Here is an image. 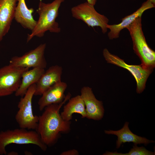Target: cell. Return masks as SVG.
Segmentation results:
<instances>
[{
  "label": "cell",
  "mask_w": 155,
  "mask_h": 155,
  "mask_svg": "<svg viewBox=\"0 0 155 155\" xmlns=\"http://www.w3.org/2000/svg\"><path fill=\"white\" fill-rule=\"evenodd\" d=\"M46 46L45 43L41 44L22 56L13 57L10 60L9 64L18 67H38L45 69L47 65L44 56Z\"/></svg>",
  "instance_id": "cell-9"
},
{
  "label": "cell",
  "mask_w": 155,
  "mask_h": 155,
  "mask_svg": "<svg viewBox=\"0 0 155 155\" xmlns=\"http://www.w3.org/2000/svg\"><path fill=\"white\" fill-rule=\"evenodd\" d=\"M71 96V94L68 93L63 102L46 106L42 115L39 116L36 130L42 142L47 146H51L56 143L60 133H67L70 130L71 121L63 119L59 111Z\"/></svg>",
  "instance_id": "cell-1"
},
{
  "label": "cell",
  "mask_w": 155,
  "mask_h": 155,
  "mask_svg": "<svg viewBox=\"0 0 155 155\" xmlns=\"http://www.w3.org/2000/svg\"><path fill=\"white\" fill-rule=\"evenodd\" d=\"M103 155H154L155 152L146 149L143 146L138 147L134 145L129 152L126 153H118L117 152L106 151Z\"/></svg>",
  "instance_id": "cell-19"
},
{
  "label": "cell",
  "mask_w": 155,
  "mask_h": 155,
  "mask_svg": "<svg viewBox=\"0 0 155 155\" xmlns=\"http://www.w3.org/2000/svg\"><path fill=\"white\" fill-rule=\"evenodd\" d=\"M45 71L44 69L37 67L25 71L22 75L20 84L15 92V96L23 97L29 88L37 82Z\"/></svg>",
  "instance_id": "cell-17"
},
{
  "label": "cell",
  "mask_w": 155,
  "mask_h": 155,
  "mask_svg": "<svg viewBox=\"0 0 155 155\" xmlns=\"http://www.w3.org/2000/svg\"><path fill=\"white\" fill-rule=\"evenodd\" d=\"M80 95L85 106L86 118L95 120L102 119L104 113L103 103L96 98L92 89L88 86L83 87L81 89Z\"/></svg>",
  "instance_id": "cell-10"
},
{
  "label": "cell",
  "mask_w": 155,
  "mask_h": 155,
  "mask_svg": "<svg viewBox=\"0 0 155 155\" xmlns=\"http://www.w3.org/2000/svg\"><path fill=\"white\" fill-rule=\"evenodd\" d=\"M71 12L73 18L82 20L88 27H99L103 34L107 32L108 19L104 15L98 12L94 5L87 2L82 3L73 7Z\"/></svg>",
  "instance_id": "cell-6"
},
{
  "label": "cell",
  "mask_w": 155,
  "mask_h": 155,
  "mask_svg": "<svg viewBox=\"0 0 155 155\" xmlns=\"http://www.w3.org/2000/svg\"><path fill=\"white\" fill-rule=\"evenodd\" d=\"M155 7V6L150 1L147 0L143 3L140 7L136 11L122 18L121 22L119 24L112 25L108 24L107 27L109 30L108 34V38L110 40L118 38L122 30L131 24L137 18L141 16L145 11Z\"/></svg>",
  "instance_id": "cell-11"
},
{
  "label": "cell",
  "mask_w": 155,
  "mask_h": 155,
  "mask_svg": "<svg viewBox=\"0 0 155 155\" xmlns=\"http://www.w3.org/2000/svg\"><path fill=\"white\" fill-rule=\"evenodd\" d=\"M18 0H0V42L8 32Z\"/></svg>",
  "instance_id": "cell-14"
},
{
  "label": "cell",
  "mask_w": 155,
  "mask_h": 155,
  "mask_svg": "<svg viewBox=\"0 0 155 155\" xmlns=\"http://www.w3.org/2000/svg\"><path fill=\"white\" fill-rule=\"evenodd\" d=\"M62 71V68L60 66L56 65L50 67L36 84L34 95H41L51 86L61 81Z\"/></svg>",
  "instance_id": "cell-13"
},
{
  "label": "cell",
  "mask_w": 155,
  "mask_h": 155,
  "mask_svg": "<svg viewBox=\"0 0 155 155\" xmlns=\"http://www.w3.org/2000/svg\"><path fill=\"white\" fill-rule=\"evenodd\" d=\"M29 69L9 64L0 68V97L15 93L21 82L23 73Z\"/></svg>",
  "instance_id": "cell-8"
},
{
  "label": "cell",
  "mask_w": 155,
  "mask_h": 155,
  "mask_svg": "<svg viewBox=\"0 0 155 155\" xmlns=\"http://www.w3.org/2000/svg\"><path fill=\"white\" fill-rule=\"evenodd\" d=\"M74 113L80 114L82 118H86V113L84 101L80 95L70 98L63 107L61 115L64 120L70 121Z\"/></svg>",
  "instance_id": "cell-18"
},
{
  "label": "cell",
  "mask_w": 155,
  "mask_h": 155,
  "mask_svg": "<svg viewBox=\"0 0 155 155\" xmlns=\"http://www.w3.org/2000/svg\"><path fill=\"white\" fill-rule=\"evenodd\" d=\"M103 55L108 63L115 65L129 71L133 76L137 83L136 92L140 94L145 88L147 80L152 70L144 67L141 64L129 65L117 56L110 53L108 49H104Z\"/></svg>",
  "instance_id": "cell-7"
},
{
  "label": "cell",
  "mask_w": 155,
  "mask_h": 155,
  "mask_svg": "<svg viewBox=\"0 0 155 155\" xmlns=\"http://www.w3.org/2000/svg\"><path fill=\"white\" fill-rule=\"evenodd\" d=\"M150 1L153 5L155 6V0H148Z\"/></svg>",
  "instance_id": "cell-22"
},
{
  "label": "cell",
  "mask_w": 155,
  "mask_h": 155,
  "mask_svg": "<svg viewBox=\"0 0 155 155\" xmlns=\"http://www.w3.org/2000/svg\"><path fill=\"white\" fill-rule=\"evenodd\" d=\"M19 145L32 144L38 146L45 151L47 146L42 141L36 131L17 128L0 132V155H6V147L10 144Z\"/></svg>",
  "instance_id": "cell-4"
},
{
  "label": "cell",
  "mask_w": 155,
  "mask_h": 155,
  "mask_svg": "<svg viewBox=\"0 0 155 155\" xmlns=\"http://www.w3.org/2000/svg\"><path fill=\"white\" fill-rule=\"evenodd\" d=\"M78 151L76 150L73 149L62 152L61 155H78Z\"/></svg>",
  "instance_id": "cell-20"
},
{
  "label": "cell",
  "mask_w": 155,
  "mask_h": 155,
  "mask_svg": "<svg viewBox=\"0 0 155 155\" xmlns=\"http://www.w3.org/2000/svg\"><path fill=\"white\" fill-rule=\"evenodd\" d=\"M65 0H54L51 3H45L40 0L37 12L39 15L36 24L27 39L29 42L33 37H41L47 31L58 33L61 31L56 20L59 15V8Z\"/></svg>",
  "instance_id": "cell-2"
},
{
  "label": "cell",
  "mask_w": 155,
  "mask_h": 155,
  "mask_svg": "<svg viewBox=\"0 0 155 155\" xmlns=\"http://www.w3.org/2000/svg\"><path fill=\"white\" fill-rule=\"evenodd\" d=\"M87 2L90 4L94 6L97 0H86Z\"/></svg>",
  "instance_id": "cell-21"
},
{
  "label": "cell",
  "mask_w": 155,
  "mask_h": 155,
  "mask_svg": "<svg viewBox=\"0 0 155 155\" xmlns=\"http://www.w3.org/2000/svg\"><path fill=\"white\" fill-rule=\"evenodd\" d=\"M34 11L33 8L29 9L27 7L25 0H18L14 19L24 28L32 31L35 27L37 22L32 15Z\"/></svg>",
  "instance_id": "cell-16"
},
{
  "label": "cell",
  "mask_w": 155,
  "mask_h": 155,
  "mask_svg": "<svg viewBox=\"0 0 155 155\" xmlns=\"http://www.w3.org/2000/svg\"></svg>",
  "instance_id": "cell-23"
},
{
  "label": "cell",
  "mask_w": 155,
  "mask_h": 155,
  "mask_svg": "<svg viewBox=\"0 0 155 155\" xmlns=\"http://www.w3.org/2000/svg\"><path fill=\"white\" fill-rule=\"evenodd\" d=\"M67 87L66 83L61 81L49 88L41 95L38 101L39 110L41 111L48 105L63 102L66 97L64 93Z\"/></svg>",
  "instance_id": "cell-12"
},
{
  "label": "cell",
  "mask_w": 155,
  "mask_h": 155,
  "mask_svg": "<svg viewBox=\"0 0 155 155\" xmlns=\"http://www.w3.org/2000/svg\"><path fill=\"white\" fill-rule=\"evenodd\" d=\"M142 26L141 16L137 18L126 28L131 36L134 52L140 58L141 64L152 70L155 66V52L147 44Z\"/></svg>",
  "instance_id": "cell-3"
},
{
  "label": "cell",
  "mask_w": 155,
  "mask_h": 155,
  "mask_svg": "<svg viewBox=\"0 0 155 155\" xmlns=\"http://www.w3.org/2000/svg\"><path fill=\"white\" fill-rule=\"evenodd\" d=\"M129 122H126L123 127L118 130H104L105 134L113 135L117 136V139L116 142L117 148H119L123 143L127 142H133L134 145H136L141 144L147 145L155 142L153 140H148L145 137L139 136L133 133L129 129Z\"/></svg>",
  "instance_id": "cell-15"
},
{
  "label": "cell",
  "mask_w": 155,
  "mask_h": 155,
  "mask_svg": "<svg viewBox=\"0 0 155 155\" xmlns=\"http://www.w3.org/2000/svg\"><path fill=\"white\" fill-rule=\"evenodd\" d=\"M36 85V84L31 85L18 103V110L15 118L20 128L33 130L37 128L39 116L34 114L32 103Z\"/></svg>",
  "instance_id": "cell-5"
}]
</instances>
